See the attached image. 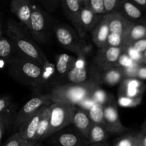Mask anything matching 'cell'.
<instances>
[{"label": "cell", "mask_w": 146, "mask_h": 146, "mask_svg": "<svg viewBox=\"0 0 146 146\" xmlns=\"http://www.w3.org/2000/svg\"><path fill=\"white\" fill-rule=\"evenodd\" d=\"M9 72L17 81L25 85L39 87L45 84L54 69V64L50 63L47 66H42L37 61L17 54L7 60Z\"/></svg>", "instance_id": "1"}, {"label": "cell", "mask_w": 146, "mask_h": 146, "mask_svg": "<svg viewBox=\"0 0 146 146\" xmlns=\"http://www.w3.org/2000/svg\"><path fill=\"white\" fill-rule=\"evenodd\" d=\"M7 34L14 45L16 54L34 60L44 67L50 64L28 29L21 23L9 20Z\"/></svg>", "instance_id": "2"}, {"label": "cell", "mask_w": 146, "mask_h": 146, "mask_svg": "<svg viewBox=\"0 0 146 146\" xmlns=\"http://www.w3.org/2000/svg\"><path fill=\"white\" fill-rule=\"evenodd\" d=\"M100 84L101 83L99 80L96 69V75L89 81L82 84L66 83L58 84L51 90L49 94L52 102L77 106L83 98L91 96L93 90L100 86Z\"/></svg>", "instance_id": "3"}, {"label": "cell", "mask_w": 146, "mask_h": 146, "mask_svg": "<svg viewBox=\"0 0 146 146\" xmlns=\"http://www.w3.org/2000/svg\"><path fill=\"white\" fill-rule=\"evenodd\" d=\"M50 106L51 113L48 128L40 142L45 141L56 132L72 124L73 117L77 109L76 105L56 102L52 103Z\"/></svg>", "instance_id": "4"}, {"label": "cell", "mask_w": 146, "mask_h": 146, "mask_svg": "<svg viewBox=\"0 0 146 146\" xmlns=\"http://www.w3.org/2000/svg\"><path fill=\"white\" fill-rule=\"evenodd\" d=\"M52 103L50 94H37L33 96L21 106L17 113L14 122V129L18 130L27 120L42 107L51 104Z\"/></svg>", "instance_id": "5"}, {"label": "cell", "mask_w": 146, "mask_h": 146, "mask_svg": "<svg viewBox=\"0 0 146 146\" xmlns=\"http://www.w3.org/2000/svg\"><path fill=\"white\" fill-rule=\"evenodd\" d=\"M50 28L47 14L40 9L31 7L30 27L28 30L38 44L47 42Z\"/></svg>", "instance_id": "6"}, {"label": "cell", "mask_w": 146, "mask_h": 146, "mask_svg": "<svg viewBox=\"0 0 146 146\" xmlns=\"http://www.w3.org/2000/svg\"><path fill=\"white\" fill-rule=\"evenodd\" d=\"M104 118L106 129L110 133L120 134L129 131L128 128L124 126L120 121L117 102L112 95H109L108 99L104 104Z\"/></svg>", "instance_id": "7"}, {"label": "cell", "mask_w": 146, "mask_h": 146, "mask_svg": "<svg viewBox=\"0 0 146 146\" xmlns=\"http://www.w3.org/2000/svg\"><path fill=\"white\" fill-rule=\"evenodd\" d=\"M49 143L52 145L62 146H85L90 145L88 139L74 127V128H67V127L57 131L52 135Z\"/></svg>", "instance_id": "8"}, {"label": "cell", "mask_w": 146, "mask_h": 146, "mask_svg": "<svg viewBox=\"0 0 146 146\" xmlns=\"http://www.w3.org/2000/svg\"><path fill=\"white\" fill-rule=\"evenodd\" d=\"M57 41L68 51L79 56L80 55V44L82 38L77 36V33L65 26H57L54 28Z\"/></svg>", "instance_id": "9"}, {"label": "cell", "mask_w": 146, "mask_h": 146, "mask_svg": "<svg viewBox=\"0 0 146 146\" xmlns=\"http://www.w3.org/2000/svg\"><path fill=\"white\" fill-rule=\"evenodd\" d=\"M124 51V46H106L97 50L94 58L95 66L101 69L116 67L120 54Z\"/></svg>", "instance_id": "10"}, {"label": "cell", "mask_w": 146, "mask_h": 146, "mask_svg": "<svg viewBox=\"0 0 146 146\" xmlns=\"http://www.w3.org/2000/svg\"><path fill=\"white\" fill-rule=\"evenodd\" d=\"M89 71L86 67L85 58L78 56L76 60L74 67L64 76L67 83L72 84H82L91 79L96 75L95 66L91 68V73L89 75Z\"/></svg>", "instance_id": "11"}, {"label": "cell", "mask_w": 146, "mask_h": 146, "mask_svg": "<svg viewBox=\"0 0 146 146\" xmlns=\"http://www.w3.org/2000/svg\"><path fill=\"white\" fill-rule=\"evenodd\" d=\"M63 11L66 17L72 23L79 37L84 38L80 21V14L82 3L80 0H61Z\"/></svg>", "instance_id": "12"}, {"label": "cell", "mask_w": 146, "mask_h": 146, "mask_svg": "<svg viewBox=\"0 0 146 146\" xmlns=\"http://www.w3.org/2000/svg\"><path fill=\"white\" fill-rule=\"evenodd\" d=\"M103 16L107 21L110 32L117 33L123 36L133 24V21L117 11L107 12Z\"/></svg>", "instance_id": "13"}, {"label": "cell", "mask_w": 146, "mask_h": 146, "mask_svg": "<svg viewBox=\"0 0 146 146\" xmlns=\"http://www.w3.org/2000/svg\"><path fill=\"white\" fill-rule=\"evenodd\" d=\"M10 9L18 18L19 22L29 29L31 14L30 0H11Z\"/></svg>", "instance_id": "14"}, {"label": "cell", "mask_w": 146, "mask_h": 146, "mask_svg": "<svg viewBox=\"0 0 146 146\" xmlns=\"http://www.w3.org/2000/svg\"><path fill=\"white\" fill-rule=\"evenodd\" d=\"M44 106L42 107L39 111H37L34 115H31L28 120L25 121L19 128L18 129L17 132L19 133V135L24 138L26 141H29V142L34 143L37 145L35 142L34 141V136L36 135L37 129H38L39 123H40V118H41L42 113L43 109H44Z\"/></svg>", "instance_id": "15"}, {"label": "cell", "mask_w": 146, "mask_h": 146, "mask_svg": "<svg viewBox=\"0 0 146 146\" xmlns=\"http://www.w3.org/2000/svg\"><path fill=\"white\" fill-rule=\"evenodd\" d=\"M144 90V84L140 79L137 78H125L122 80L118 95L129 97L142 96Z\"/></svg>", "instance_id": "16"}, {"label": "cell", "mask_w": 146, "mask_h": 146, "mask_svg": "<svg viewBox=\"0 0 146 146\" xmlns=\"http://www.w3.org/2000/svg\"><path fill=\"white\" fill-rule=\"evenodd\" d=\"M102 15L103 14H97L93 12L92 10L84 6L82 7L80 14V21L84 38L87 33L91 32Z\"/></svg>", "instance_id": "17"}, {"label": "cell", "mask_w": 146, "mask_h": 146, "mask_svg": "<svg viewBox=\"0 0 146 146\" xmlns=\"http://www.w3.org/2000/svg\"><path fill=\"white\" fill-rule=\"evenodd\" d=\"M110 33L108 25L104 16L102 15L100 21L97 23L95 27L91 31L92 41L98 48L107 46V36Z\"/></svg>", "instance_id": "18"}, {"label": "cell", "mask_w": 146, "mask_h": 146, "mask_svg": "<svg viewBox=\"0 0 146 146\" xmlns=\"http://www.w3.org/2000/svg\"><path fill=\"white\" fill-rule=\"evenodd\" d=\"M92 123V121L90 119L87 111L80 107H77V111L74 113L73 117L72 124L82 134V135H84L87 139Z\"/></svg>", "instance_id": "19"}, {"label": "cell", "mask_w": 146, "mask_h": 146, "mask_svg": "<svg viewBox=\"0 0 146 146\" xmlns=\"http://www.w3.org/2000/svg\"><path fill=\"white\" fill-rule=\"evenodd\" d=\"M115 11L133 22L140 19L143 16L142 9L130 0H120Z\"/></svg>", "instance_id": "20"}, {"label": "cell", "mask_w": 146, "mask_h": 146, "mask_svg": "<svg viewBox=\"0 0 146 146\" xmlns=\"http://www.w3.org/2000/svg\"><path fill=\"white\" fill-rule=\"evenodd\" d=\"M96 69L101 84H104L106 85L115 86L121 82L122 80L124 78L121 70L117 67L101 69L96 66Z\"/></svg>", "instance_id": "21"}, {"label": "cell", "mask_w": 146, "mask_h": 146, "mask_svg": "<svg viewBox=\"0 0 146 146\" xmlns=\"http://www.w3.org/2000/svg\"><path fill=\"white\" fill-rule=\"evenodd\" d=\"M146 36V24L133 22L123 36V46H130L137 40Z\"/></svg>", "instance_id": "22"}, {"label": "cell", "mask_w": 146, "mask_h": 146, "mask_svg": "<svg viewBox=\"0 0 146 146\" xmlns=\"http://www.w3.org/2000/svg\"><path fill=\"white\" fill-rule=\"evenodd\" d=\"M111 135L104 126L100 125V124L94 123L90 129L89 133L88 141L90 142V145H107V143H104L109 137Z\"/></svg>", "instance_id": "23"}, {"label": "cell", "mask_w": 146, "mask_h": 146, "mask_svg": "<svg viewBox=\"0 0 146 146\" xmlns=\"http://www.w3.org/2000/svg\"><path fill=\"white\" fill-rule=\"evenodd\" d=\"M77 58L67 54H59L54 65L57 74L64 77L74 67Z\"/></svg>", "instance_id": "24"}, {"label": "cell", "mask_w": 146, "mask_h": 146, "mask_svg": "<svg viewBox=\"0 0 146 146\" xmlns=\"http://www.w3.org/2000/svg\"><path fill=\"white\" fill-rule=\"evenodd\" d=\"M50 113H51V106H50V104H49V105L45 106L44 109H43L41 118H40V123H39L38 129H37L36 135L34 136V141L37 145L40 143L42 138L44 136L47 128H48L49 123H50Z\"/></svg>", "instance_id": "25"}, {"label": "cell", "mask_w": 146, "mask_h": 146, "mask_svg": "<svg viewBox=\"0 0 146 146\" xmlns=\"http://www.w3.org/2000/svg\"><path fill=\"white\" fill-rule=\"evenodd\" d=\"M87 113L92 123L100 124L105 127L104 118V105L99 103H95L87 111Z\"/></svg>", "instance_id": "26"}, {"label": "cell", "mask_w": 146, "mask_h": 146, "mask_svg": "<svg viewBox=\"0 0 146 146\" xmlns=\"http://www.w3.org/2000/svg\"><path fill=\"white\" fill-rule=\"evenodd\" d=\"M16 52L14 45L9 38L0 37V57L8 60Z\"/></svg>", "instance_id": "27"}, {"label": "cell", "mask_w": 146, "mask_h": 146, "mask_svg": "<svg viewBox=\"0 0 146 146\" xmlns=\"http://www.w3.org/2000/svg\"><path fill=\"white\" fill-rule=\"evenodd\" d=\"M114 146H138L137 133H128L123 135L113 141Z\"/></svg>", "instance_id": "28"}, {"label": "cell", "mask_w": 146, "mask_h": 146, "mask_svg": "<svg viewBox=\"0 0 146 146\" xmlns=\"http://www.w3.org/2000/svg\"><path fill=\"white\" fill-rule=\"evenodd\" d=\"M143 96L138 97H129L125 96H119L117 105L124 108H135L142 102Z\"/></svg>", "instance_id": "29"}, {"label": "cell", "mask_w": 146, "mask_h": 146, "mask_svg": "<svg viewBox=\"0 0 146 146\" xmlns=\"http://www.w3.org/2000/svg\"><path fill=\"white\" fill-rule=\"evenodd\" d=\"M82 4L97 14L106 13L104 0H84Z\"/></svg>", "instance_id": "30"}, {"label": "cell", "mask_w": 146, "mask_h": 146, "mask_svg": "<svg viewBox=\"0 0 146 146\" xmlns=\"http://www.w3.org/2000/svg\"><path fill=\"white\" fill-rule=\"evenodd\" d=\"M4 146H33L35 143L24 140L18 132H16L9 137L4 143Z\"/></svg>", "instance_id": "31"}, {"label": "cell", "mask_w": 146, "mask_h": 146, "mask_svg": "<svg viewBox=\"0 0 146 146\" xmlns=\"http://www.w3.org/2000/svg\"><path fill=\"white\" fill-rule=\"evenodd\" d=\"M91 96L96 103H99V104L104 105L106 101H107V99H108L109 95H107V93L104 90L102 89L100 86H99L96 87L93 90V91L92 92Z\"/></svg>", "instance_id": "32"}, {"label": "cell", "mask_w": 146, "mask_h": 146, "mask_svg": "<svg viewBox=\"0 0 146 146\" xmlns=\"http://www.w3.org/2000/svg\"><path fill=\"white\" fill-rule=\"evenodd\" d=\"M135 63L137 62L133 61V60L129 56L128 54L124 51L121 54H120V57H119L118 60H117V64H116V67H117V68H126V67L133 66V64H135Z\"/></svg>", "instance_id": "33"}, {"label": "cell", "mask_w": 146, "mask_h": 146, "mask_svg": "<svg viewBox=\"0 0 146 146\" xmlns=\"http://www.w3.org/2000/svg\"><path fill=\"white\" fill-rule=\"evenodd\" d=\"M107 46H123V36L117 33L110 32L107 36Z\"/></svg>", "instance_id": "34"}, {"label": "cell", "mask_w": 146, "mask_h": 146, "mask_svg": "<svg viewBox=\"0 0 146 146\" xmlns=\"http://www.w3.org/2000/svg\"><path fill=\"white\" fill-rule=\"evenodd\" d=\"M124 51L128 54L129 56L132 58L135 62L142 64V60H143V53L140 52L139 51L136 50L133 48L131 45L124 46Z\"/></svg>", "instance_id": "35"}, {"label": "cell", "mask_w": 146, "mask_h": 146, "mask_svg": "<svg viewBox=\"0 0 146 146\" xmlns=\"http://www.w3.org/2000/svg\"><path fill=\"white\" fill-rule=\"evenodd\" d=\"M140 64L135 63L133 66L126 67V68H120L122 74L123 75V78H137V73L138 67Z\"/></svg>", "instance_id": "36"}, {"label": "cell", "mask_w": 146, "mask_h": 146, "mask_svg": "<svg viewBox=\"0 0 146 146\" xmlns=\"http://www.w3.org/2000/svg\"><path fill=\"white\" fill-rule=\"evenodd\" d=\"M10 98L9 96H4L0 98V121L4 123V116L7 115V110L10 105Z\"/></svg>", "instance_id": "37"}, {"label": "cell", "mask_w": 146, "mask_h": 146, "mask_svg": "<svg viewBox=\"0 0 146 146\" xmlns=\"http://www.w3.org/2000/svg\"><path fill=\"white\" fill-rule=\"evenodd\" d=\"M95 103L96 102L94 101V100L92 98L91 96H89L85 97V98H83L82 101H80V102L77 104V106L80 107V108L88 111Z\"/></svg>", "instance_id": "38"}, {"label": "cell", "mask_w": 146, "mask_h": 146, "mask_svg": "<svg viewBox=\"0 0 146 146\" xmlns=\"http://www.w3.org/2000/svg\"><path fill=\"white\" fill-rule=\"evenodd\" d=\"M44 7L48 11H53L57 8L61 0H40Z\"/></svg>", "instance_id": "39"}, {"label": "cell", "mask_w": 146, "mask_h": 146, "mask_svg": "<svg viewBox=\"0 0 146 146\" xmlns=\"http://www.w3.org/2000/svg\"><path fill=\"white\" fill-rule=\"evenodd\" d=\"M120 0H104L106 13L115 11Z\"/></svg>", "instance_id": "40"}, {"label": "cell", "mask_w": 146, "mask_h": 146, "mask_svg": "<svg viewBox=\"0 0 146 146\" xmlns=\"http://www.w3.org/2000/svg\"><path fill=\"white\" fill-rule=\"evenodd\" d=\"M131 46L136 50L143 53L146 50V36L135 41Z\"/></svg>", "instance_id": "41"}, {"label": "cell", "mask_w": 146, "mask_h": 146, "mask_svg": "<svg viewBox=\"0 0 146 146\" xmlns=\"http://www.w3.org/2000/svg\"><path fill=\"white\" fill-rule=\"evenodd\" d=\"M137 78L140 80H146V64H140L137 69Z\"/></svg>", "instance_id": "42"}, {"label": "cell", "mask_w": 146, "mask_h": 146, "mask_svg": "<svg viewBox=\"0 0 146 146\" xmlns=\"http://www.w3.org/2000/svg\"><path fill=\"white\" fill-rule=\"evenodd\" d=\"M138 137V146H146V129H142L137 133Z\"/></svg>", "instance_id": "43"}, {"label": "cell", "mask_w": 146, "mask_h": 146, "mask_svg": "<svg viewBox=\"0 0 146 146\" xmlns=\"http://www.w3.org/2000/svg\"><path fill=\"white\" fill-rule=\"evenodd\" d=\"M137 4L140 8L141 9H146V0H130Z\"/></svg>", "instance_id": "44"}, {"label": "cell", "mask_w": 146, "mask_h": 146, "mask_svg": "<svg viewBox=\"0 0 146 146\" xmlns=\"http://www.w3.org/2000/svg\"><path fill=\"white\" fill-rule=\"evenodd\" d=\"M4 129H5V125L4 124V123L0 121V142H1L3 135H4Z\"/></svg>", "instance_id": "45"}, {"label": "cell", "mask_w": 146, "mask_h": 146, "mask_svg": "<svg viewBox=\"0 0 146 146\" xmlns=\"http://www.w3.org/2000/svg\"><path fill=\"white\" fill-rule=\"evenodd\" d=\"M142 64H146V50L143 52V60H142Z\"/></svg>", "instance_id": "46"}, {"label": "cell", "mask_w": 146, "mask_h": 146, "mask_svg": "<svg viewBox=\"0 0 146 146\" xmlns=\"http://www.w3.org/2000/svg\"><path fill=\"white\" fill-rule=\"evenodd\" d=\"M142 129H146V121H145L144 123L142 125Z\"/></svg>", "instance_id": "47"}, {"label": "cell", "mask_w": 146, "mask_h": 146, "mask_svg": "<svg viewBox=\"0 0 146 146\" xmlns=\"http://www.w3.org/2000/svg\"><path fill=\"white\" fill-rule=\"evenodd\" d=\"M1 36V24H0V37Z\"/></svg>", "instance_id": "48"}, {"label": "cell", "mask_w": 146, "mask_h": 146, "mask_svg": "<svg viewBox=\"0 0 146 146\" xmlns=\"http://www.w3.org/2000/svg\"><path fill=\"white\" fill-rule=\"evenodd\" d=\"M80 1H81V2L82 3V2H83V1H84V0H80Z\"/></svg>", "instance_id": "49"}]
</instances>
